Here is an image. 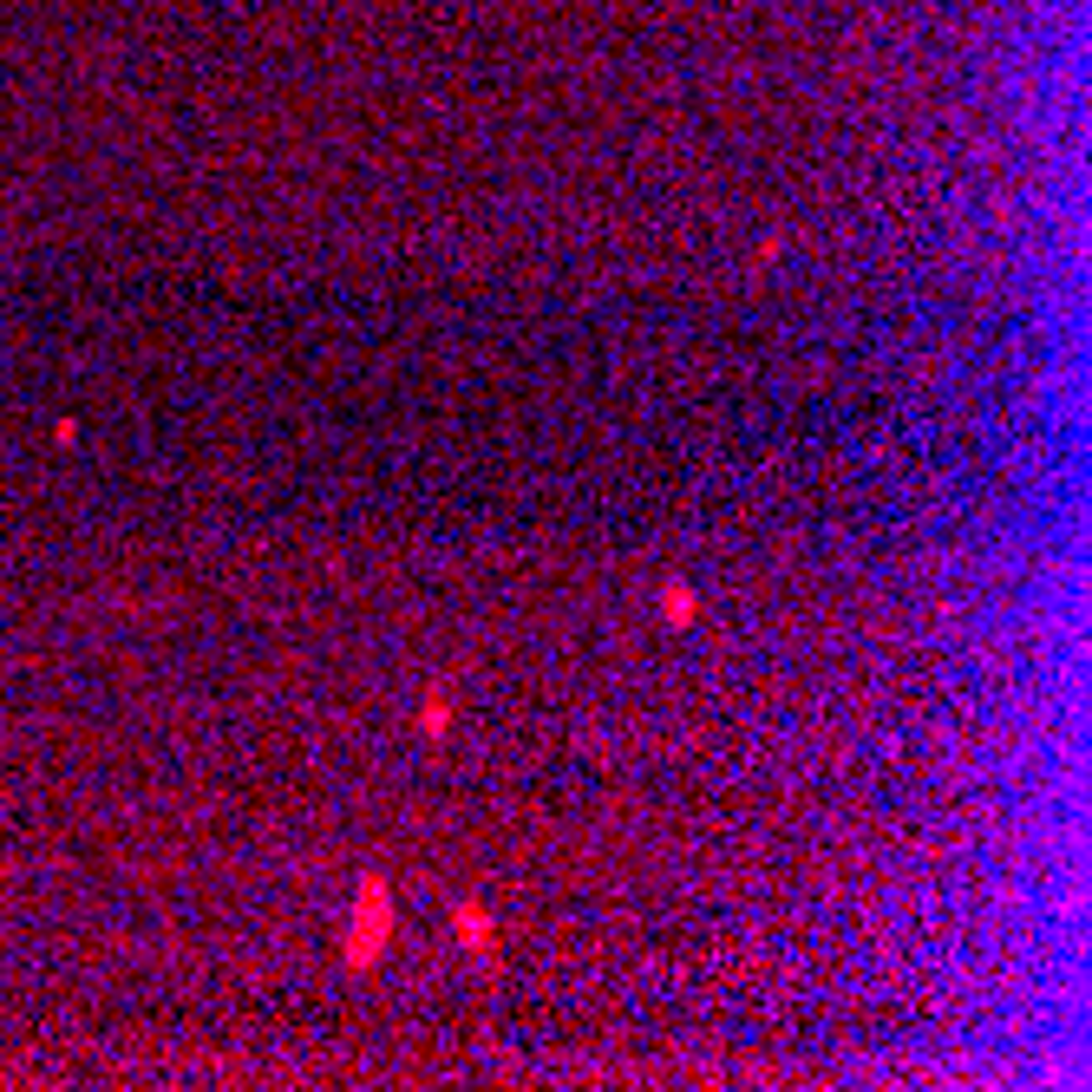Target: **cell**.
<instances>
[{"instance_id": "obj_4", "label": "cell", "mask_w": 1092, "mask_h": 1092, "mask_svg": "<svg viewBox=\"0 0 1092 1092\" xmlns=\"http://www.w3.org/2000/svg\"><path fill=\"white\" fill-rule=\"evenodd\" d=\"M445 726H452V706H445V693H432V700H426V733L445 739Z\"/></svg>"}, {"instance_id": "obj_1", "label": "cell", "mask_w": 1092, "mask_h": 1092, "mask_svg": "<svg viewBox=\"0 0 1092 1092\" xmlns=\"http://www.w3.org/2000/svg\"><path fill=\"white\" fill-rule=\"evenodd\" d=\"M387 884H380V877H367V884H360V929H354V942H347V968H367L374 962L380 949H387Z\"/></svg>"}, {"instance_id": "obj_3", "label": "cell", "mask_w": 1092, "mask_h": 1092, "mask_svg": "<svg viewBox=\"0 0 1092 1092\" xmlns=\"http://www.w3.org/2000/svg\"><path fill=\"white\" fill-rule=\"evenodd\" d=\"M661 615H667V622H674V628H680V622H693V615H700V609H693V589H680V582H667V589H661Z\"/></svg>"}, {"instance_id": "obj_2", "label": "cell", "mask_w": 1092, "mask_h": 1092, "mask_svg": "<svg viewBox=\"0 0 1092 1092\" xmlns=\"http://www.w3.org/2000/svg\"><path fill=\"white\" fill-rule=\"evenodd\" d=\"M458 936H465L471 949H484L491 962H498V942H491V916H484V910H471V903H465V910H458Z\"/></svg>"}]
</instances>
